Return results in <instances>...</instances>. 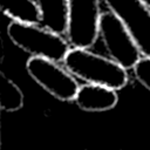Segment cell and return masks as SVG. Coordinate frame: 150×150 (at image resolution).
<instances>
[{
    "instance_id": "6da1fadb",
    "label": "cell",
    "mask_w": 150,
    "mask_h": 150,
    "mask_svg": "<svg viewBox=\"0 0 150 150\" xmlns=\"http://www.w3.org/2000/svg\"><path fill=\"white\" fill-rule=\"evenodd\" d=\"M63 64L75 77L87 82L102 84L115 90L124 88L129 81L127 69L111 57L90 52L88 48L73 47L67 53Z\"/></svg>"
},
{
    "instance_id": "7a4b0ae2",
    "label": "cell",
    "mask_w": 150,
    "mask_h": 150,
    "mask_svg": "<svg viewBox=\"0 0 150 150\" xmlns=\"http://www.w3.org/2000/svg\"><path fill=\"white\" fill-rule=\"evenodd\" d=\"M7 35L11 41L32 56L46 57L56 62L63 61L69 52V41H66L60 33L40 27L38 23L12 21L7 27Z\"/></svg>"
},
{
    "instance_id": "3957f363",
    "label": "cell",
    "mask_w": 150,
    "mask_h": 150,
    "mask_svg": "<svg viewBox=\"0 0 150 150\" xmlns=\"http://www.w3.org/2000/svg\"><path fill=\"white\" fill-rule=\"evenodd\" d=\"M98 35L109 56L125 69L134 68L141 59L142 52L137 42L124 23L111 11L101 14Z\"/></svg>"
},
{
    "instance_id": "277c9868",
    "label": "cell",
    "mask_w": 150,
    "mask_h": 150,
    "mask_svg": "<svg viewBox=\"0 0 150 150\" xmlns=\"http://www.w3.org/2000/svg\"><path fill=\"white\" fill-rule=\"evenodd\" d=\"M29 76L46 91L60 101H73L79 91L75 76L57 64L56 61L32 56L26 62Z\"/></svg>"
},
{
    "instance_id": "5b68a950",
    "label": "cell",
    "mask_w": 150,
    "mask_h": 150,
    "mask_svg": "<svg viewBox=\"0 0 150 150\" xmlns=\"http://www.w3.org/2000/svg\"><path fill=\"white\" fill-rule=\"evenodd\" d=\"M100 0H68L67 38L73 47L89 48L98 35Z\"/></svg>"
},
{
    "instance_id": "8992f818",
    "label": "cell",
    "mask_w": 150,
    "mask_h": 150,
    "mask_svg": "<svg viewBox=\"0 0 150 150\" xmlns=\"http://www.w3.org/2000/svg\"><path fill=\"white\" fill-rule=\"evenodd\" d=\"M104 2L128 28L142 55L150 57V7L144 0H104Z\"/></svg>"
},
{
    "instance_id": "52a82bcc",
    "label": "cell",
    "mask_w": 150,
    "mask_h": 150,
    "mask_svg": "<svg viewBox=\"0 0 150 150\" xmlns=\"http://www.w3.org/2000/svg\"><path fill=\"white\" fill-rule=\"evenodd\" d=\"M75 103L80 109L89 112L107 111L116 107L118 95L116 90L102 84L87 83L79 88Z\"/></svg>"
},
{
    "instance_id": "ba28073f",
    "label": "cell",
    "mask_w": 150,
    "mask_h": 150,
    "mask_svg": "<svg viewBox=\"0 0 150 150\" xmlns=\"http://www.w3.org/2000/svg\"><path fill=\"white\" fill-rule=\"evenodd\" d=\"M41 9V23L43 27L67 33L68 27V0H36Z\"/></svg>"
},
{
    "instance_id": "9c48e42d",
    "label": "cell",
    "mask_w": 150,
    "mask_h": 150,
    "mask_svg": "<svg viewBox=\"0 0 150 150\" xmlns=\"http://www.w3.org/2000/svg\"><path fill=\"white\" fill-rule=\"evenodd\" d=\"M1 12L14 21L26 23L41 22V9L34 0H0Z\"/></svg>"
},
{
    "instance_id": "30bf717a",
    "label": "cell",
    "mask_w": 150,
    "mask_h": 150,
    "mask_svg": "<svg viewBox=\"0 0 150 150\" xmlns=\"http://www.w3.org/2000/svg\"><path fill=\"white\" fill-rule=\"evenodd\" d=\"M23 94L21 89L4 73H0V108L7 112H14L22 108Z\"/></svg>"
},
{
    "instance_id": "8fae6325",
    "label": "cell",
    "mask_w": 150,
    "mask_h": 150,
    "mask_svg": "<svg viewBox=\"0 0 150 150\" xmlns=\"http://www.w3.org/2000/svg\"><path fill=\"white\" fill-rule=\"evenodd\" d=\"M134 74L137 81L150 91V57H141L134 67Z\"/></svg>"
},
{
    "instance_id": "7c38bea8",
    "label": "cell",
    "mask_w": 150,
    "mask_h": 150,
    "mask_svg": "<svg viewBox=\"0 0 150 150\" xmlns=\"http://www.w3.org/2000/svg\"><path fill=\"white\" fill-rule=\"evenodd\" d=\"M144 2H145V4H146L149 7H150V0H144Z\"/></svg>"
}]
</instances>
